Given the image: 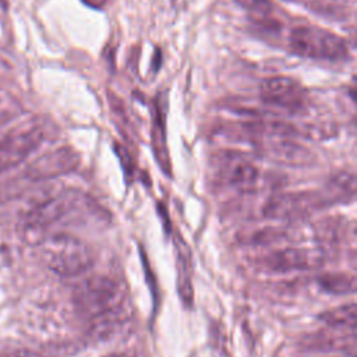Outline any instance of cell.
<instances>
[{
	"label": "cell",
	"instance_id": "obj_5",
	"mask_svg": "<svg viewBox=\"0 0 357 357\" xmlns=\"http://www.w3.org/2000/svg\"><path fill=\"white\" fill-rule=\"evenodd\" d=\"M259 95L265 105L291 113L300 112L308 102V93L303 85L284 75L264 79Z\"/></svg>",
	"mask_w": 357,
	"mask_h": 357
},
{
	"label": "cell",
	"instance_id": "obj_8",
	"mask_svg": "<svg viewBox=\"0 0 357 357\" xmlns=\"http://www.w3.org/2000/svg\"><path fill=\"white\" fill-rule=\"evenodd\" d=\"M259 262L271 272L290 273L318 269L324 265V258L312 250L286 247L265 254Z\"/></svg>",
	"mask_w": 357,
	"mask_h": 357
},
{
	"label": "cell",
	"instance_id": "obj_20",
	"mask_svg": "<svg viewBox=\"0 0 357 357\" xmlns=\"http://www.w3.org/2000/svg\"><path fill=\"white\" fill-rule=\"evenodd\" d=\"M82 1H85L91 7H102L106 3V0H82Z\"/></svg>",
	"mask_w": 357,
	"mask_h": 357
},
{
	"label": "cell",
	"instance_id": "obj_11",
	"mask_svg": "<svg viewBox=\"0 0 357 357\" xmlns=\"http://www.w3.org/2000/svg\"><path fill=\"white\" fill-rule=\"evenodd\" d=\"M153 123H152V141L155 156L159 160V165L163 170L169 169V156L166 151V126H165V113L160 107L159 99H155L153 105Z\"/></svg>",
	"mask_w": 357,
	"mask_h": 357
},
{
	"label": "cell",
	"instance_id": "obj_4",
	"mask_svg": "<svg viewBox=\"0 0 357 357\" xmlns=\"http://www.w3.org/2000/svg\"><path fill=\"white\" fill-rule=\"evenodd\" d=\"M46 130L39 120H26L0 132V174L24 162L45 141Z\"/></svg>",
	"mask_w": 357,
	"mask_h": 357
},
{
	"label": "cell",
	"instance_id": "obj_7",
	"mask_svg": "<svg viewBox=\"0 0 357 357\" xmlns=\"http://www.w3.org/2000/svg\"><path fill=\"white\" fill-rule=\"evenodd\" d=\"M79 165V155L70 146H60L35 158L25 169V176L33 181L68 174Z\"/></svg>",
	"mask_w": 357,
	"mask_h": 357
},
{
	"label": "cell",
	"instance_id": "obj_21",
	"mask_svg": "<svg viewBox=\"0 0 357 357\" xmlns=\"http://www.w3.org/2000/svg\"><path fill=\"white\" fill-rule=\"evenodd\" d=\"M106 357H123L121 354H112V356H106Z\"/></svg>",
	"mask_w": 357,
	"mask_h": 357
},
{
	"label": "cell",
	"instance_id": "obj_3",
	"mask_svg": "<svg viewBox=\"0 0 357 357\" xmlns=\"http://www.w3.org/2000/svg\"><path fill=\"white\" fill-rule=\"evenodd\" d=\"M290 49L308 59L325 61H344L349 57V47L346 40L328 31L311 25H297L289 35Z\"/></svg>",
	"mask_w": 357,
	"mask_h": 357
},
{
	"label": "cell",
	"instance_id": "obj_10",
	"mask_svg": "<svg viewBox=\"0 0 357 357\" xmlns=\"http://www.w3.org/2000/svg\"><path fill=\"white\" fill-rule=\"evenodd\" d=\"M220 177L231 187L248 190L257 185L259 180L258 167L241 153L223 152L219 159Z\"/></svg>",
	"mask_w": 357,
	"mask_h": 357
},
{
	"label": "cell",
	"instance_id": "obj_9",
	"mask_svg": "<svg viewBox=\"0 0 357 357\" xmlns=\"http://www.w3.org/2000/svg\"><path fill=\"white\" fill-rule=\"evenodd\" d=\"M324 199L310 192H289L272 197L264 205V215L269 219H300L314 212L322 205Z\"/></svg>",
	"mask_w": 357,
	"mask_h": 357
},
{
	"label": "cell",
	"instance_id": "obj_1",
	"mask_svg": "<svg viewBox=\"0 0 357 357\" xmlns=\"http://www.w3.org/2000/svg\"><path fill=\"white\" fill-rule=\"evenodd\" d=\"M74 304L99 336L109 333L110 329L113 332L128 317L124 286L106 273L82 279L74 290Z\"/></svg>",
	"mask_w": 357,
	"mask_h": 357
},
{
	"label": "cell",
	"instance_id": "obj_14",
	"mask_svg": "<svg viewBox=\"0 0 357 357\" xmlns=\"http://www.w3.org/2000/svg\"><path fill=\"white\" fill-rule=\"evenodd\" d=\"M177 291L181 301L188 305L192 301V284H191V266L188 252L185 247L177 248Z\"/></svg>",
	"mask_w": 357,
	"mask_h": 357
},
{
	"label": "cell",
	"instance_id": "obj_12",
	"mask_svg": "<svg viewBox=\"0 0 357 357\" xmlns=\"http://www.w3.org/2000/svg\"><path fill=\"white\" fill-rule=\"evenodd\" d=\"M319 319L332 329L354 332L356 329V305L354 303L339 305L321 314Z\"/></svg>",
	"mask_w": 357,
	"mask_h": 357
},
{
	"label": "cell",
	"instance_id": "obj_15",
	"mask_svg": "<svg viewBox=\"0 0 357 357\" xmlns=\"http://www.w3.org/2000/svg\"><path fill=\"white\" fill-rule=\"evenodd\" d=\"M318 284L321 289L331 294H347L356 289L354 276L343 272H328L318 276Z\"/></svg>",
	"mask_w": 357,
	"mask_h": 357
},
{
	"label": "cell",
	"instance_id": "obj_6",
	"mask_svg": "<svg viewBox=\"0 0 357 357\" xmlns=\"http://www.w3.org/2000/svg\"><path fill=\"white\" fill-rule=\"evenodd\" d=\"M81 198L82 197L77 191H64L54 197L46 198L28 212L25 218L26 230L40 231L54 225L75 211Z\"/></svg>",
	"mask_w": 357,
	"mask_h": 357
},
{
	"label": "cell",
	"instance_id": "obj_2",
	"mask_svg": "<svg viewBox=\"0 0 357 357\" xmlns=\"http://www.w3.org/2000/svg\"><path fill=\"white\" fill-rule=\"evenodd\" d=\"M42 262L60 276H77L93 265V252L81 238L68 233H54L40 240Z\"/></svg>",
	"mask_w": 357,
	"mask_h": 357
},
{
	"label": "cell",
	"instance_id": "obj_16",
	"mask_svg": "<svg viewBox=\"0 0 357 357\" xmlns=\"http://www.w3.org/2000/svg\"><path fill=\"white\" fill-rule=\"evenodd\" d=\"M236 3L244 8L257 22L275 25V6L271 0H236Z\"/></svg>",
	"mask_w": 357,
	"mask_h": 357
},
{
	"label": "cell",
	"instance_id": "obj_17",
	"mask_svg": "<svg viewBox=\"0 0 357 357\" xmlns=\"http://www.w3.org/2000/svg\"><path fill=\"white\" fill-rule=\"evenodd\" d=\"M109 103L113 112V120L116 121V126L126 135V138L130 139L132 137V126L126 113L124 105L120 102V99L114 93H109Z\"/></svg>",
	"mask_w": 357,
	"mask_h": 357
},
{
	"label": "cell",
	"instance_id": "obj_19",
	"mask_svg": "<svg viewBox=\"0 0 357 357\" xmlns=\"http://www.w3.org/2000/svg\"><path fill=\"white\" fill-rule=\"evenodd\" d=\"M282 237L283 234L280 233V230H276V227H264L251 233L245 241L252 245H266L279 241V238Z\"/></svg>",
	"mask_w": 357,
	"mask_h": 357
},
{
	"label": "cell",
	"instance_id": "obj_18",
	"mask_svg": "<svg viewBox=\"0 0 357 357\" xmlns=\"http://www.w3.org/2000/svg\"><path fill=\"white\" fill-rule=\"evenodd\" d=\"M347 343H354V337L347 340L343 336L329 335V333H318L312 335L310 339V346L317 349H331V350H347Z\"/></svg>",
	"mask_w": 357,
	"mask_h": 357
},
{
	"label": "cell",
	"instance_id": "obj_13",
	"mask_svg": "<svg viewBox=\"0 0 357 357\" xmlns=\"http://www.w3.org/2000/svg\"><path fill=\"white\" fill-rule=\"evenodd\" d=\"M328 197L332 201L347 202L354 198L356 194V177L350 172H340L335 174L326 185Z\"/></svg>",
	"mask_w": 357,
	"mask_h": 357
}]
</instances>
